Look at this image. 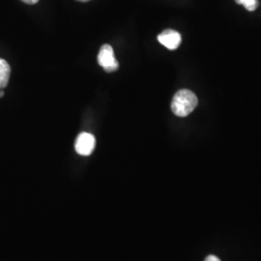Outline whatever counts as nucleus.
Listing matches in <instances>:
<instances>
[{
  "label": "nucleus",
  "instance_id": "obj_1",
  "mask_svg": "<svg viewBox=\"0 0 261 261\" xmlns=\"http://www.w3.org/2000/svg\"><path fill=\"white\" fill-rule=\"evenodd\" d=\"M198 103L196 94L188 89L179 90L171 102V111L179 117H186L194 112Z\"/></svg>",
  "mask_w": 261,
  "mask_h": 261
},
{
  "label": "nucleus",
  "instance_id": "obj_2",
  "mask_svg": "<svg viewBox=\"0 0 261 261\" xmlns=\"http://www.w3.org/2000/svg\"><path fill=\"white\" fill-rule=\"evenodd\" d=\"M98 63L101 67H103V70L108 73L115 72L119 68V64L114 56V51L112 46H102L98 55Z\"/></svg>",
  "mask_w": 261,
  "mask_h": 261
},
{
  "label": "nucleus",
  "instance_id": "obj_3",
  "mask_svg": "<svg viewBox=\"0 0 261 261\" xmlns=\"http://www.w3.org/2000/svg\"><path fill=\"white\" fill-rule=\"evenodd\" d=\"M96 146V140L93 135L89 133H82L75 140V149L82 156H89L92 154Z\"/></svg>",
  "mask_w": 261,
  "mask_h": 261
},
{
  "label": "nucleus",
  "instance_id": "obj_4",
  "mask_svg": "<svg viewBox=\"0 0 261 261\" xmlns=\"http://www.w3.org/2000/svg\"><path fill=\"white\" fill-rule=\"evenodd\" d=\"M158 41L168 49L174 50L180 46L182 38L177 31L172 29H167L161 34H159Z\"/></svg>",
  "mask_w": 261,
  "mask_h": 261
},
{
  "label": "nucleus",
  "instance_id": "obj_5",
  "mask_svg": "<svg viewBox=\"0 0 261 261\" xmlns=\"http://www.w3.org/2000/svg\"><path fill=\"white\" fill-rule=\"evenodd\" d=\"M11 75V67L8 62L0 58V89H3L9 83Z\"/></svg>",
  "mask_w": 261,
  "mask_h": 261
},
{
  "label": "nucleus",
  "instance_id": "obj_6",
  "mask_svg": "<svg viewBox=\"0 0 261 261\" xmlns=\"http://www.w3.org/2000/svg\"><path fill=\"white\" fill-rule=\"evenodd\" d=\"M236 3L242 4L243 6L249 11H254L258 6L257 0H235Z\"/></svg>",
  "mask_w": 261,
  "mask_h": 261
},
{
  "label": "nucleus",
  "instance_id": "obj_7",
  "mask_svg": "<svg viewBox=\"0 0 261 261\" xmlns=\"http://www.w3.org/2000/svg\"><path fill=\"white\" fill-rule=\"evenodd\" d=\"M204 261H221V259L218 256L211 254V255H208Z\"/></svg>",
  "mask_w": 261,
  "mask_h": 261
},
{
  "label": "nucleus",
  "instance_id": "obj_8",
  "mask_svg": "<svg viewBox=\"0 0 261 261\" xmlns=\"http://www.w3.org/2000/svg\"><path fill=\"white\" fill-rule=\"evenodd\" d=\"M21 1L24 2V3H27V4L32 5V4H36L39 0H21Z\"/></svg>",
  "mask_w": 261,
  "mask_h": 261
},
{
  "label": "nucleus",
  "instance_id": "obj_9",
  "mask_svg": "<svg viewBox=\"0 0 261 261\" xmlns=\"http://www.w3.org/2000/svg\"><path fill=\"white\" fill-rule=\"evenodd\" d=\"M4 96V91L3 90H0V98H2Z\"/></svg>",
  "mask_w": 261,
  "mask_h": 261
},
{
  "label": "nucleus",
  "instance_id": "obj_10",
  "mask_svg": "<svg viewBox=\"0 0 261 261\" xmlns=\"http://www.w3.org/2000/svg\"><path fill=\"white\" fill-rule=\"evenodd\" d=\"M77 1H82V2H86V1H89V0H77Z\"/></svg>",
  "mask_w": 261,
  "mask_h": 261
}]
</instances>
